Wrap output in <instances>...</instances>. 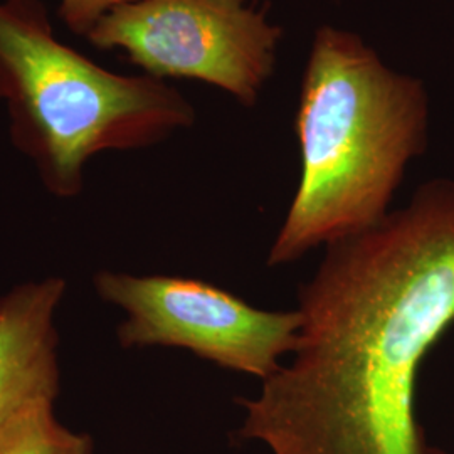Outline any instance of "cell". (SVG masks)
Returning a JSON list of instances; mask_svg holds the SVG:
<instances>
[{
	"label": "cell",
	"mask_w": 454,
	"mask_h": 454,
	"mask_svg": "<svg viewBox=\"0 0 454 454\" xmlns=\"http://www.w3.org/2000/svg\"><path fill=\"white\" fill-rule=\"evenodd\" d=\"M301 176L270 266L379 224L424 153L429 95L419 78L392 69L357 33L317 29L296 108Z\"/></svg>",
	"instance_id": "cell-2"
},
{
	"label": "cell",
	"mask_w": 454,
	"mask_h": 454,
	"mask_svg": "<svg viewBox=\"0 0 454 454\" xmlns=\"http://www.w3.org/2000/svg\"><path fill=\"white\" fill-rule=\"evenodd\" d=\"M281 37L251 0H138L114 9L86 39L125 51L148 76L206 82L251 108L275 73Z\"/></svg>",
	"instance_id": "cell-4"
},
{
	"label": "cell",
	"mask_w": 454,
	"mask_h": 454,
	"mask_svg": "<svg viewBox=\"0 0 454 454\" xmlns=\"http://www.w3.org/2000/svg\"><path fill=\"white\" fill-rule=\"evenodd\" d=\"M288 365L262 380L236 433L271 454H446L418 414L422 364L454 325V180L326 246L300 286Z\"/></svg>",
	"instance_id": "cell-1"
},
{
	"label": "cell",
	"mask_w": 454,
	"mask_h": 454,
	"mask_svg": "<svg viewBox=\"0 0 454 454\" xmlns=\"http://www.w3.org/2000/svg\"><path fill=\"white\" fill-rule=\"evenodd\" d=\"M131 2L138 0H59L58 14L73 33L88 37L103 17Z\"/></svg>",
	"instance_id": "cell-8"
},
{
	"label": "cell",
	"mask_w": 454,
	"mask_h": 454,
	"mask_svg": "<svg viewBox=\"0 0 454 454\" xmlns=\"http://www.w3.org/2000/svg\"><path fill=\"white\" fill-rule=\"evenodd\" d=\"M0 99L12 144L61 199L82 194L97 153L155 145L195 121L170 84L116 74L63 44L41 0L0 2Z\"/></svg>",
	"instance_id": "cell-3"
},
{
	"label": "cell",
	"mask_w": 454,
	"mask_h": 454,
	"mask_svg": "<svg viewBox=\"0 0 454 454\" xmlns=\"http://www.w3.org/2000/svg\"><path fill=\"white\" fill-rule=\"evenodd\" d=\"M0 454H93V442L58 421L54 401H43L0 427Z\"/></svg>",
	"instance_id": "cell-7"
},
{
	"label": "cell",
	"mask_w": 454,
	"mask_h": 454,
	"mask_svg": "<svg viewBox=\"0 0 454 454\" xmlns=\"http://www.w3.org/2000/svg\"><path fill=\"white\" fill-rule=\"evenodd\" d=\"M66 281L51 276L0 298V427L22 409L56 401L59 362L56 309Z\"/></svg>",
	"instance_id": "cell-6"
},
{
	"label": "cell",
	"mask_w": 454,
	"mask_h": 454,
	"mask_svg": "<svg viewBox=\"0 0 454 454\" xmlns=\"http://www.w3.org/2000/svg\"><path fill=\"white\" fill-rule=\"evenodd\" d=\"M95 290L127 313L116 332L123 348H185L227 371L266 380L298 347L300 309H254L207 281L101 271Z\"/></svg>",
	"instance_id": "cell-5"
}]
</instances>
